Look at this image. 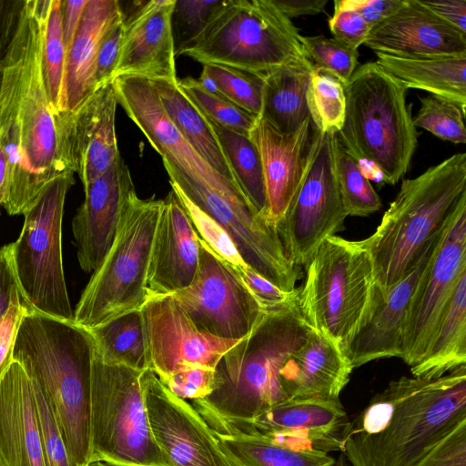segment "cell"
I'll return each instance as SVG.
<instances>
[{
    "label": "cell",
    "mask_w": 466,
    "mask_h": 466,
    "mask_svg": "<svg viewBox=\"0 0 466 466\" xmlns=\"http://www.w3.org/2000/svg\"><path fill=\"white\" fill-rule=\"evenodd\" d=\"M353 368L340 346L312 329L296 352L288 380L289 399H339Z\"/></svg>",
    "instance_id": "obj_28"
},
{
    "label": "cell",
    "mask_w": 466,
    "mask_h": 466,
    "mask_svg": "<svg viewBox=\"0 0 466 466\" xmlns=\"http://www.w3.org/2000/svg\"><path fill=\"white\" fill-rule=\"evenodd\" d=\"M151 82L165 113L187 142L215 171L238 184L215 131L205 116L179 90L177 81L157 79Z\"/></svg>",
    "instance_id": "obj_31"
},
{
    "label": "cell",
    "mask_w": 466,
    "mask_h": 466,
    "mask_svg": "<svg viewBox=\"0 0 466 466\" xmlns=\"http://www.w3.org/2000/svg\"><path fill=\"white\" fill-rule=\"evenodd\" d=\"M277 8L289 19L315 15L324 11L328 0H272Z\"/></svg>",
    "instance_id": "obj_56"
},
{
    "label": "cell",
    "mask_w": 466,
    "mask_h": 466,
    "mask_svg": "<svg viewBox=\"0 0 466 466\" xmlns=\"http://www.w3.org/2000/svg\"><path fill=\"white\" fill-rule=\"evenodd\" d=\"M404 0H339L345 8L358 13L371 27L395 13Z\"/></svg>",
    "instance_id": "obj_52"
},
{
    "label": "cell",
    "mask_w": 466,
    "mask_h": 466,
    "mask_svg": "<svg viewBox=\"0 0 466 466\" xmlns=\"http://www.w3.org/2000/svg\"><path fill=\"white\" fill-rule=\"evenodd\" d=\"M449 221L422 248L404 277L385 296L376 287L370 314L344 351L353 369L380 359L400 358L413 294Z\"/></svg>",
    "instance_id": "obj_20"
},
{
    "label": "cell",
    "mask_w": 466,
    "mask_h": 466,
    "mask_svg": "<svg viewBox=\"0 0 466 466\" xmlns=\"http://www.w3.org/2000/svg\"><path fill=\"white\" fill-rule=\"evenodd\" d=\"M331 466H347L344 457H340L338 461H335V463Z\"/></svg>",
    "instance_id": "obj_59"
},
{
    "label": "cell",
    "mask_w": 466,
    "mask_h": 466,
    "mask_svg": "<svg viewBox=\"0 0 466 466\" xmlns=\"http://www.w3.org/2000/svg\"><path fill=\"white\" fill-rule=\"evenodd\" d=\"M336 132L312 134L303 179L278 231L294 266L305 267L321 242L344 229L348 217L337 175Z\"/></svg>",
    "instance_id": "obj_12"
},
{
    "label": "cell",
    "mask_w": 466,
    "mask_h": 466,
    "mask_svg": "<svg viewBox=\"0 0 466 466\" xmlns=\"http://www.w3.org/2000/svg\"><path fill=\"white\" fill-rule=\"evenodd\" d=\"M312 134L310 117L284 134L258 116L249 137L260 156L267 195V220L278 229L299 190Z\"/></svg>",
    "instance_id": "obj_24"
},
{
    "label": "cell",
    "mask_w": 466,
    "mask_h": 466,
    "mask_svg": "<svg viewBox=\"0 0 466 466\" xmlns=\"http://www.w3.org/2000/svg\"><path fill=\"white\" fill-rule=\"evenodd\" d=\"M171 188L182 203L198 236L232 268H239L246 265L227 231L218 222L194 205L178 187L171 185Z\"/></svg>",
    "instance_id": "obj_42"
},
{
    "label": "cell",
    "mask_w": 466,
    "mask_h": 466,
    "mask_svg": "<svg viewBox=\"0 0 466 466\" xmlns=\"http://www.w3.org/2000/svg\"><path fill=\"white\" fill-rule=\"evenodd\" d=\"M124 16L104 35L96 61V89L114 81L123 35Z\"/></svg>",
    "instance_id": "obj_49"
},
{
    "label": "cell",
    "mask_w": 466,
    "mask_h": 466,
    "mask_svg": "<svg viewBox=\"0 0 466 466\" xmlns=\"http://www.w3.org/2000/svg\"><path fill=\"white\" fill-rule=\"evenodd\" d=\"M375 61L408 90L420 89L466 108V56L401 57L375 53Z\"/></svg>",
    "instance_id": "obj_29"
},
{
    "label": "cell",
    "mask_w": 466,
    "mask_h": 466,
    "mask_svg": "<svg viewBox=\"0 0 466 466\" xmlns=\"http://www.w3.org/2000/svg\"><path fill=\"white\" fill-rule=\"evenodd\" d=\"M114 85L118 104L163 161L191 180L222 194L246 197L238 184L215 171L182 137L165 113L151 80L140 76H118L114 79Z\"/></svg>",
    "instance_id": "obj_15"
},
{
    "label": "cell",
    "mask_w": 466,
    "mask_h": 466,
    "mask_svg": "<svg viewBox=\"0 0 466 466\" xmlns=\"http://www.w3.org/2000/svg\"><path fill=\"white\" fill-rule=\"evenodd\" d=\"M27 307L17 289L13 292L8 308L0 319V380L14 361V346Z\"/></svg>",
    "instance_id": "obj_48"
},
{
    "label": "cell",
    "mask_w": 466,
    "mask_h": 466,
    "mask_svg": "<svg viewBox=\"0 0 466 466\" xmlns=\"http://www.w3.org/2000/svg\"><path fill=\"white\" fill-rule=\"evenodd\" d=\"M329 26L335 40L353 50L365 43L371 29L358 13L342 6L339 0L334 1Z\"/></svg>",
    "instance_id": "obj_47"
},
{
    "label": "cell",
    "mask_w": 466,
    "mask_h": 466,
    "mask_svg": "<svg viewBox=\"0 0 466 466\" xmlns=\"http://www.w3.org/2000/svg\"><path fill=\"white\" fill-rule=\"evenodd\" d=\"M465 273L466 194L456 205L413 294L400 355L410 368L424 356L457 284Z\"/></svg>",
    "instance_id": "obj_14"
},
{
    "label": "cell",
    "mask_w": 466,
    "mask_h": 466,
    "mask_svg": "<svg viewBox=\"0 0 466 466\" xmlns=\"http://www.w3.org/2000/svg\"><path fill=\"white\" fill-rule=\"evenodd\" d=\"M336 167L339 186L348 216L366 217L382 207L381 199L362 167L338 141Z\"/></svg>",
    "instance_id": "obj_37"
},
{
    "label": "cell",
    "mask_w": 466,
    "mask_h": 466,
    "mask_svg": "<svg viewBox=\"0 0 466 466\" xmlns=\"http://www.w3.org/2000/svg\"><path fill=\"white\" fill-rule=\"evenodd\" d=\"M203 68L215 80L222 96L242 109L260 116L264 75L218 64H206Z\"/></svg>",
    "instance_id": "obj_39"
},
{
    "label": "cell",
    "mask_w": 466,
    "mask_h": 466,
    "mask_svg": "<svg viewBox=\"0 0 466 466\" xmlns=\"http://www.w3.org/2000/svg\"><path fill=\"white\" fill-rule=\"evenodd\" d=\"M312 69L305 57L264 75L260 116L279 132L292 133L310 117L306 96Z\"/></svg>",
    "instance_id": "obj_30"
},
{
    "label": "cell",
    "mask_w": 466,
    "mask_h": 466,
    "mask_svg": "<svg viewBox=\"0 0 466 466\" xmlns=\"http://www.w3.org/2000/svg\"><path fill=\"white\" fill-rule=\"evenodd\" d=\"M66 48L62 31V0H52L43 28L42 76L48 102L57 117L62 112Z\"/></svg>",
    "instance_id": "obj_35"
},
{
    "label": "cell",
    "mask_w": 466,
    "mask_h": 466,
    "mask_svg": "<svg viewBox=\"0 0 466 466\" xmlns=\"http://www.w3.org/2000/svg\"><path fill=\"white\" fill-rule=\"evenodd\" d=\"M342 146L381 181L395 185L407 173L418 145L407 89L375 61L357 66L344 86Z\"/></svg>",
    "instance_id": "obj_6"
},
{
    "label": "cell",
    "mask_w": 466,
    "mask_h": 466,
    "mask_svg": "<svg viewBox=\"0 0 466 466\" xmlns=\"http://www.w3.org/2000/svg\"><path fill=\"white\" fill-rule=\"evenodd\" d=\"M74 173L51 182L26 209L17 239L10 243L11 260L20 296L30 309L74 321L62 254V221Z\"/></svg>",
    "instance_id": "obj_11"
},
{
    "label": "cell",
    "mask_w": 466,
    "mask_h": 466,
    "mask_svg": "<svg viewBox=\"0 0 466 466\" xmlns=\"http://www.w3.org/2000/svg\"><path fill=\"white\" fill-rule=\"evenodd\" d=\"M113 82L98 87L74 112L56 117L63 156L86 187L117 158L115 119L117 106Z\"/></svg>",
    "instance_id": "obj_18"
},
{
    "label": "cell",
    "mask_w": 466,
    "mask_h": 466,
    "mask_svg": "<svg viewBox=\"0 0 466 466\" xmlns=\"http://www.w3.org/2000/svg\"><path fill=\"white\" fill-rule=\"evenodd\" d=\"M170 295L198 329L224 339H242L266 312L235 269L199 237L196 277Z\"/></svg>",
    "instance_id": "obj_13"
},
{
    "label": "cell",
    "mask_w": 466,
    "mask_h": 466,
    "mask_svg": "<svg viewBox=\"0 0 466 466\" xmlns=\"http://www.w3.org/2000/svg\"><path fill=\"white\" fill-rule=\"evenodd\" d=\"M0 251V319L8 308L13 292L17 289L11 260V246L4 245Z\"/></svg>",
    "instance_id": "obj_54"
},
{
    "label": "cell",
    "mask_w": 466,
    "mask_h": 466,
    "mask_svg": "<svg viewBox=\"0 0 466 466\" xmlns=\"http://www.w3.org/2000/svg\"><path fill=\"white\" fill-rule=\"evenodd\" d=\"M163 199L135 195L119 219L114 240L93 271L74 311V322L92 329L147 300V281Z\"/></svg>",
    "instance_id": "obj_9"
},
{
    "label": "cell",
    "mask_w": 466,
    "mask_h": 466,
    "mask_svg": "<svg viewBox=\"0 0 466 466\" xmlns=\"http://www.w3.org/2000/svg\"><path fill=\"white\" fill-rule=\"evenodd\" d=\"M161 382L183 400L204 399L214 390L215 369L200 364H184Z\"/></svg>",
    "instance_id": "obj_45"
},
{
    "label": "cell",
    "mask_w": 466,
    "mask_h": 466,
    "mask_svg": "<svg viewBox=\"0 0 466 466\" xmlns=\"http://www.w3.org/2000/svg\"><path fill=\"white\" fill-rule=\"evenodd\" d=\"M25 5L26 0H0V69L9 59Z\"/></svg>",
    "instance_id": "obj_51"
},
{
    "label": "cell",
    "mask_w": 466,
    "mask_h": 466,
    "mask_svg": "<svg viewBox=\"0 0 466 466\" xmlns=\"http://www.w3.org/2000/svg\"><path fill=\"white\" fill-rule=\"evenodd\" d=\"M466 365V273L457 284L446 311L422 359L410 367L412 377L434 380Z\"/></svg>",
    "instance_id": "obj_32"
},
{
    "label": "cell",
    "mask_w": 466,
    "mask_h": 466,
    "mask_svg": "<svg viewBox=\"0 0 466 466\" xmlns=\"http://www.w3.org/2000/svg\"><path fill=\"white\" fill-rule=\"evenodd\" d=\"M312 329L297 298L266 310L251 332L222 356L213 391L198 400L226 419L248 420L289 400L293 357Z\"/></svg>",
    "instance_id": "obj_4"
},
{
    "label": "cell",
    "mask_w": 466,
    "mask_h": 466,
    "mask_svg": "<svg viewBox=\"0 0 466 466\" xmlns=\"http://www.w3.org/2000/svg\"><path fill=\"white\" fill-rule=\"evenodd\" d=\"M228 460H229V461L231 462V464L233 466H245V465H243V464H241V463H239V462H238V461H236L234 460H231V459H228Z\"/></svg>",
    "instance_id": "obj_60"
},
{
    "label": "cell",
    "mask_w": 466,
    "mask_h": 466,
    "mask_svg": "<svg viewBox=\"0 0 466 466\" xmlns=\"http://www.w3.org/2000/svg\"><path fill=\"white\" fill-rule=\"evenodd\" d=\"M144 371L106 363L94 351L90 462L171 466L151 431L142 382Z\"/></svg>",
    "instance_id": "obj_10"
},
{
    "label": "cell",
    "mask_w": 466,
    "mask_h": 466,
    "mask_svg": "<svg viewBox=\"0 0 466 466\" xmlns=\"http://www.w3.org/2000/svg\"><path fill=\"white\" fill-rule=\"evenodd\" d=\"M308 58L314 67L334 75L345 86L357 68L359 51L323 35L302 36Z\"/></svg>",
    "instance_id": "obj_41"
},
{
    "label": "cell",
    "mask_w": 466,
    "mask_h": 466,
    "mask_svg": "<svg viewBox=\"0 0 466 466\" xmlns=\"http://www.w3.org/2000/svg\"><path fill=\"white\" fill-rule=\"evenodd\" d=\"M176 0L138 3L124 16L123 35L114 79L140 76L177 81L172 15Z\"/></svg>",
    "instance_id": "obj_22"
},
{
    "label": "cell",
    "mask_w": 466,
    "mask_h": 466,
    "mask_svg": "<svg viewBox=\"0 0 466 466\" xmlns=\"http://www.w3.org/2000/svg\"><path fill=\"white\" fill-rule=\"evenodd\" d=\"M414 466H466V420L434 443Z\"/></svg>",
    "instance_id": "obj_46"
},
{
    "label": "cell",
    "mask_w": 466,
    "mask_h": 466,
    "mask_svg": "<svg viewBox=\"0 0 466 466\" xmlns=\"http://www.w3.org/2000/svg\"><path fill=\"white\" fill-rule=\"evenodd\" d=\"M123 16L117 0H87L66 55L62 112L76 111L96 91V61L101 40Z\"/></svg>",
    "instance_id": "obj_27"
},
{
    "label": "cell",
    "mask_w": 466,
    "mask_h": 466,
    "mask_svg": "<svg viewBox=\"0 0 466 466\" xmlns=\"http://www.w3.org/2000/svg\"><path fill=\"white\" fill-rule=\"evenodd\" d=\"M207 119L218 137L238 185L257 211L267 220V195L257 147L248 136Z\"/></svg>",
    "instance_id": "obj_34"
},
{
    "label": "cell",
    "mask_w": 466,
    "mask_h": 466,
    "mask_svg": "<svg viewBox=\"0 0 466 466\" xmlns=\"http://www.w3.org/2000/svg\"><path fill=\"white\" fill-rule=\"evenodd\" d=\"M466 420V365L434 380L402 376L374 395L342 434L351 466H414Z\"/></svg>",
    "instance_id": "obj_2"
},
{
    "label": "cell",
    "mask_w": 466,
    "mask_h": 466,
    "mask_svg": "<svg viewBox=\"0 0 466 466\" xmlns=\"http://www.w3.org/2000/svg\"><path fill=\"white\" fill-rule=\"evenodd\" d=\"M200 85L208 92L213 94H220L215 80L202 67L200 77L198 79Z\"/></svg>",
    "instance_id": "obj_57"
},
{
    "label": "cell",
    "mask_w": 466,
    "mask_h": 466,
    "mask_svg": "<svg viewBox=\"0 0 466 466\" xmlns=\"http://www.w3.org/2000/svg\"><path fill=\"white\" fill-rule=\"evenodd\" d=\"M142 382L151 431L171 466H233L193 405L174 395L150 369Z\"/></svg>",
    "instance_id": "obj_17"
},
{
    "label": "cell",
    "mask_w": 466,
    "mask_h": 466,
    "mask_svg": "<svg viewBox=\"0 0 466 466\" xmlns=\"http://www.w3.org/2000/svg\"><path fill=\"white\" fill-rule=\"evenodd\" d=\"M466 194V154L457 153L403 179L374 233L363 239L381 296L406 274L422 248L449 221Z\"/></svg>",
    "instance_id": "obj_5"
},
{
    "label": "cell",
    "mask_w": 466,
    "mask_h": 466,
    "mask_svg": "<svg viewBox=\"0 0 466 466\" xmlns=\"http://www.w3.org/2000/svg\"><path fill=\"white\" fill-rule=\"evenodd\" d=\"M0 251H1V248H0Z\"/></svg>",
    "instance_id": "obj_62"
},
{
    "label": "cell",
    "mask_w": 466,
    "mask_h": 466,
    "mask_svg": "<svg viewBox=\"0 0 466 466\" xmlns=\"http://www.w3.org/2000/svg\"><path fill=\"white\" fill-rule=\"evenodd\" d=\"M94 351L88 329L28 308L13 351L46 399L77 466L90 462Z\"/></svg>",
    "instance_id": "obj_3"
},
{
    "label": "cell",
    "mask_w": 466,
    "mask_h": 466,
    "mask_svg": "<svg viewBox=\"0 0 466 466\" xmlns=\"http://www.w3.org/2000/svg\"><path fill=\"white\" fill-rule=\"evenodd\" d=\"M302 36L272 0H222L202 32L176 56L265 75L308 57Z\"/></svg>",
    "instance_id": "obj_7"
},
{
    "label": "cell",
    "mask_w": 466,
    "mask_h": 466,
    "mask_svg": "<svg viewBox=\"0 0 466 466\" xmlns=\"http://www.w3.org/2000/svg\"><path fill=\"white\" fill-rule=\"evenodd\" d=\"M177 85L207 118L226 128L249 137L259 116L242 109L221 94L207 91L194 77L177 78Z\"/></svg>",
    "instance_id": "obj_38"
},
{
    "label": "cell",
    "mask_w": 466,
    "mask_h": 466,
    "mask_svg": "<svg viewBox=\"0 0 466 466\" xmlns=\"http://www.w3.org/2000/svg\"><path fill=\"white\" fill-rule=\"evenodd\" d=\"M421 3L441 19L466 34V0L421 1Z\"/></svg>",
    "instance_id": "obj_53"
},
{
    "label": "cell",
    "mask_w": 466,
    "mask_h": 466,
    "mask_svg": "<svg viewBox=\"0 0 466 466\" xmlns=\"http://www.w3.org/2000/svg\"><path fill=\"white\" fill-rule=\"evenodd\" d=\"M52 0H26L0 91V157L9 168L3 205L23 214L55 179L74 173L61 149L42 76L43 28ZM75 174V173H74Z\"/></svg>",
    "instance_id": "obj_1"
},
{
    "label": "cell",
    "mask_w": 466,
    "mask_h": 466,
    "mask_svg": "<svg viewBox=\"0 0 466 466\" xmlns=\"http://www.w3.org/2000/svg\"><path fill=\"white\" fill-rule=\"evenodd\" d=\"M0 466H46L33 384L15 360L0 380Z\"/></svg>",
    "instance_id": "obj_26"
},
{
    "label": "cell",
    "mask_w": 466,
    "mask_h": 466,
    "mask_svg": "<svg viewBox=\"0 0 466 466\" xmlns=\"http://www.w3.org/2000/svg\"><path fill=\"white\" fill-rule=\"evenodd\" d=\"M88 329L96 354L106 363L146 370L144 323L141 310H133Z\"/></svg>",
    "instance_id": "obj_33"
},
{
    "label": "cell",
    "mask_w": 466,
    "mask_h": 466,
    "mask_svg": "<svg viewBox=\"0 0 466 466\" xmlns=\"http://www.w3.org/2000/svg\"><path fill=\"white\" fill-rule=\"evenodd\" d=\"M86 3L87 0H62V31L66 55L78 29Z\"/></svg>",
    "instance_id": "obj_55"
},
{
    "label": "cell",
    "mask_w": 466,
    "mask_h": 466,
    "mask_svg": "<svg viewBox=\"0 0 466 466\" xmlns=\"http://www.w3.org/2000/svg\"><path fill=\"white\" fill-rule=\"evenodd\" d=\"M297 297L299 310L315 330L345 351L372 309L376 285L373 265L362 240L337 235L324 239L305 266Z\"/></svg>",
    "instance_id": "obj_8"
},
{
    "label": "cell",
    "mask_w": 466,
    "mask_h": 466,
    "mask_svg": "<svg viewBox=\"0 0 466 466\" xmlns=\"http://www.w3.org/2000/svg\"><path fill=\"white\" fill-rule=\"evenodd\" d=\"M86 466H112L102 461H91Z\"/></svg>",
    "instance_id": "obj_58"
},
{
    "label": "cell",
    "mask_w": 466,
    "mask_h": 466,
    "mask_svg": "<svg viewBox=\"0 0 466 466\" xmlns=\"http://www.w3.org/2000/svg\"><path fill=\"white\" fill-rule=\"evenodd\" d=\"M198 267V236L171 188L163 199L150 257L147 298L187 288Z\"/></svg>",
    "instance_id": "obj_25"
},
{
    "label": "cell",
    "mask_w": 466,
    "mask_h": 466,
    "mask_svg": "<svg viewBox=\"0 0 466 466\" xmlns=\"http://www.w3.org/2000/svg\"><path fill=\"white\" fill-rule=\"evenodd\" d=\"M222 0H176L172 28L176 53L193 42L208 24Z\"/></svg>",
    "instance_id": "obj_43"
},
{
    "label": "cell",
    "mask_w": 466,
    "mask_h": 466,
    "mask_svg": "<svg viewBox=\"0 0 466 466\" xmlns=\"http://www.w3.org/2000/svg\"><path fill=\"white\" fill-rule=\"evenodd\" d=\"M233 268L261 303L265 310L284 306L294 300L298 296L299 289L295 292H285L247 264Z\"/></svg>",
    "instance_id": "obj_50"
},
{
    "label": "cell",
    "mask_w": 466,
    "mask_h": 466,
    "mask_svg": "<svg viewBox=\"0 0 466 466\" xmlns=\"http://www.w3.org/2000/svg\"><path fill=\"white\" fill-rule=\"evenodd\" d=\"M84 191L85 199L72 220V231L79 266L85 272H91L107 253L121 215L137 193L121 155Z\"/></svg>",
    "instance_id": "obj_21"
},
{
    "label": "cell",
    "mask_w": 466,
    "mask_h": 466,
    "mask_svg": "<svg viewBox=\"0 0 466 466\" xmlns=\"http://www.w3.org/2000/svg\"><path fill=\"white\" fill-rule=\"evenodd\" d=\"M306 98L313 126L320 132L338 133L345 119L343 84L331 73L313 66Z\"/></svg>",
    "instance_id": "obj_36"
},
{
    "label": "cell",
    "mask_w": 466,
    "mask_h": 466,
    "mask_svg": "<svg viewBox=\"0 0 466 466\" xmlns=\"http://www.w3.org/2000/svg\"><path fill=\"white\" fill-rule=\"evenodd\" d=\"M420 100V109L412 117L415 127L454 144L466 143L465 111L459 105L432 95Z\"/></svg>",
    "instance_id": "obj_40"
},
{
    "label": "cell",
    "mask_w": 466,
    "mask_h": 466,
    "mask_svg": "<svg viewBox=\"0 0 466 466\" xmlns=\"http://www.w3.org/2000/svg\"><path fill=\"white\" fill-rule=\"evenodd\" d=\"M364 45L374 53L401 57L466 56V34L420 0H404L395 13L371 27Z\"/></svg>",
    "instance_id": "obj_23"
},
{
    "label": "cell",
    "mask_w": 466,
    "mask_h": 466,
    "mask_svg": "<svg viewBox=\"0 0 466 466\" xmlns=\"http://www.w3.org/2000/svg\"><path fill=\"white\" fill-rule=\"evenodd\" d=\"M2 81H3V69H0V91L2 86Z\"/></svg>",
    "instance_id": "obj_61"
},
{
    "label": "cell",
    "mask_w": 466,
    "mask_h": 466,
    "mask_svg": "<svg viewBox=\"0 0 466 466\" xmlns=\"http://www.w3.org/2000/svg\"><path fill=\"white\" fill-rule=\"evenodd\" d=\"M148 368L160 381L184 364L215 369L240 339H224L198 329L171 295L148 297L140 309Z\"/></svg>",
    "instance_id": "obj_16"
},
{
    "label": "cell",
    "mask_w": 466,
    "mask_h": 466,
    "mask_svg": "<svg viewBox=\"0 0 466 466\" xmlns=\"http://www.w3.org/2000/svg\"><path fill=\"white\" fill-rule=\"evenodd\" d=\"M32 384L46 465L77 466L69 453L46 399L33 381Z\"/></svg>",
    "instance_id": "obj_44"
},
{
    "label": "cell",
    "mask_w": 466,
    "mask_h": 466,
    "mask_svg": "<svg viewBox=\"0 0 466 466\" xmlns=\"http://www.w3.org/2000/svg\"><path fill=\"white\" fill-rule=\"evenodd\" d=\"M227 420L284 448L326 453L340 451L348 422L339 398L289 399L251 420Z\"/></svg>",
    "instance_id": "obj_19"
}]
</instances>
